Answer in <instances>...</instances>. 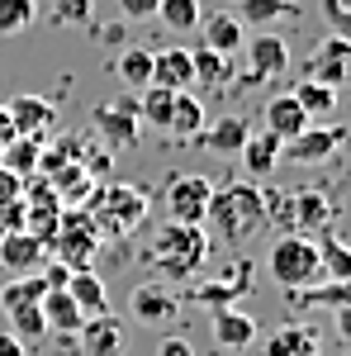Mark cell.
Wrapping results in <instances>:
<instances>
[{
    "instance_id": "obj_31",
    "label": "cell",
    "mask_w": 351,
    "mask_h": 356,
    "mask_svg": "<svg viewBox=\"0 0 351 356\" xmlns=\"http://www.w3.org/2000/svg\"><path fill=\"white\" fill-rule=\"evenodd\" d=\"M114 72L124 76V86L142 90V86H152V53L147 48H119L114 53Z\"/></svg>"
},
{
    "instance_id": "obj_38",
    "label": "cell",
    "mask_w": 351,
    "mask_h": 356,
    "mask_svg": "<svg viewBox=\"0 0 351 356\" xmlns=\"http://www.w3.org/2000/svg\"><path fill=\"white\" fill-rule=\"evenodd\" d=\"M38 152H43V138H15L0 152V166H10L15 176H28V171H38Z\"/></svg>"
},
{
    "instance_id": "obj_3",
    "label": "cell",
    "mask_w": 351,
    "mask_h": 356,
    "mask_svg": "<svg viewBox=\"0 0 351 356\" xmlns=\"http://www.w3.org/2000/svg\"><path fill=\"white\" fill-rule=\"evenodd\" d=\"M209 252H214V243H209L204 223H171L166 219L162 233L147 247V261L162 275H171V280H190V275H199V266L209 261Z\"/></svg>"
},
{
    "instance_id": "obj_29",
    "label": "cell",
    "mask_w": 351,
    "mask_h": 356,
    "mask_svg": "<svg viewBox=\"0 0 351 356\" xmlns=\"http://www.w3.org/2000/svg\"><path fill=\"white\" fill-rule=\"evenodd\" d=\"M48 181H53V191H57V200H62V204H85V200H90V191H95V176H90L81 162L57 166Z\"/></svg>"
},
{
    "instance_id": "obj_14",
    "label": "cell",
    "mask_w": 351,
    "mask_h": 356,
    "mask_svg": "<svg viewBox=\"0 0 351 356\" xmlns=\"http://www.w3.org/2000/svg\"><path fill=\"white\" fill-rule=\"evenodd\" d=\"M81 347L85 356H119L124 352V318H114V314H95V318H85L81 323Z\"/></svg>"
},
{
    "instance_id": "obj_5",
    "label": "cell",
    "mask_w": 351,
    "mask_h": 356,
    "mask_svg": "<svg viewBox=\"0 0 351 356\" xmlns=\"http://www.w3.org/2000/svg\"><path fill=\"white\" fill-rule=\"evenodd\" d=\"M266 271L280 290H309L323 266H318V243L309 233H280L266 252Z\"/></svg>"
},
{
    "instance_id": "obj_10",
    "label": "cell",
    "mask_w": 351,
    "mask_h": 356,
    "mask_svg": "<svg viewBox=\"0 0 351 356\" xmlns=\"http://www.w3.org/2000/svg\"><path fill=\"white\" fill-rule=\"evenodd\" d=\"M347 72H351V43L342 33H327L323 43L309 53V67H304L309 81H323V86H332V90H342Z\"/></svg>"
},
{
    "instance_id": "obj_17",
    "label": "cell",
    "mask_w": 351,
    "mask_h": 356,
    "mask_svg": "<svg viewBox=\"0 0 351 356\" xmlns=\"http://www.w3.org/2000/svg\"><path fill=\"white\" fill-rule=\"evenodd\" d=\"M152 86H166V90H195V57H190V48L152 53Z\"/></svg>"
},
{
    "instance_id": "obj_13",
    "label": "cell",
    "mask_w": 351,
    "mask_h": 356,
    "mask_svg": "<svg viewBox=\"0 0 351 356\" xmlns=\"http://www.w3.org/2000/svg\"><path fill=\"white\" fill-rule=\"evenodd\" d=\"M181 314V300L166 290V285H157V280H147V285H138L133 290V318L138 323H147V328H162V323H171Z\"/></svg>"
},
{
    "instance_id": "obj_26",
    "label": "cell",
    "mask_w": 351,
    "mask_h": 356,
    "mask_svg": "<svg viewBox=\"0 0 351 356\" xmlns=\"http://www.w3.org/2000/svg\"><path fill=\"white\" fill-rule=\"evenodd\" d=\"M309 124H313V119L299 110V100H295V95H275V100L266 105V129H270L275 138H280V143L299 138L304 129H309Z\"/></svg>"
},
{
    "instance_id": "obj_20",
    "label": "cell",
    "mask_w": 351,
    "mask_h": 356,
    "mask_svg": "<svg viewBox=\"0 0 351 356\" xmlns=\"http://www.w3.org/2000/svg\"><path fill=\"white\" fill-rule=\"evenodd\" d=\"M238 157H243V166H247V176H252V181H266L270 171L280 166V138L270 134V129H261V134L252 129Z\"/></svg>"
},
{
    "instance_id": "obj_11",
    "label": "cell",
    "mask_w": 351,
    "mask_h": 356,
    "mask_svg": "<svg viewBox=\"0 0 351 356\" xmlns=\"http://www.w3.org/2000/svg\"><path fill=\"white\" fill-rule=\"evenodd\" d=\"M5 114L19 138H48V129L57 124V105L43 95H15V100H5Z\"/></svg>"
},
{
    "instance_id": "obj_36",
    "label": "cell",
    "mask_w": 351,
    "mask_h": 356,
    "mask_svg": "<svg viewBox=\"0 0 351 356\" xmlns=\"http://www.w3.org/2000/svg\"><path fill=\"white\" fill-rule=\"evenodd\" d=\"M157 19H162L171 33H190V29H199L204 10H199V0H162V5H157Z\"/></svg>"
},
{
    "instance_id": "obj_2",
    "label": "cell",
    "mask_w": 351,
    "mask_h": 356,
    "mask_svg": "<svg viewBox=\"0 0 351 356\" xmlns=\"http://www.w3.org/2000/svg\"><path fill=\"white\" fill-rule=\"evenodd\" d=\"M147 191H138L133 181H95V191L85 200V214L95 219L100 238L124 243L129 233H138V223L147 219Z\"/></svg>"
},
{
    "instance_id": "obj_32",
    "label": "cell",
    "mask_w": 351,
    "mask_h": 356,
    "mask_svg": "<svg viewBox=\"0 0 351 356\" xmlns=\"http://www.w3.org/2000/svg\"><path fill=\"white\" fill-rule=\"evenodd\" d=\"M290 95L299 100V110L309 114V119H323V114L337 110V90H332V86H323V81H309V76H304Z\"/></svg>"
},
{
    "instance_id": "obj_19",
    "label": "cell",
    "mask_w": 351,
    "mask_h": 356,
    "mask_svg": "<svg viewBox=\"0 0 351 356\" xmlns=\"http://www.w3.org/2000/svg\"><path fill=\"white\" fill-rule=\"evenodd\" d=\"M290 223H295V233L332 228V200L323 191H295L290 195Z\"/></svg>"
},
{
    "instance_id": "obj_27",
    "label": "cell",
    "mask_w": 351,
    "mask_h": 356,
    "mask_svg": "<svg viewBox=\"0 0 351 356\" xmlns=\"http://www.w3.org/2000/svg\"><path fill=\"white\" fill-rule=\"evenodd\" d=\"M214 337H218V347H252L256 342V318H247L238 304L214 309Z\"/></svg>"
},
{
    "instance_id": "obj_39",
    "label": "cell",
    "mask_w": 351,
    "mask_h": 356,
    "mask_svg": "<svg viewBox=\"0 0 351 356\" xmlns=\"http://www.w3.org/2000/svg\"><path fill=\"white\" fill-rule=\"evenodd\" d=\"M57 214H62V204H28V214H24V233L38 238L43 252H48V243L57 238Z\"/></svg>"
},
{
    "instance_id": "obj_28",
    "label": "cell",
    "mask_w": 351,
    "mask_h": 356,
    "mask_svg": "<svg viewBox=\"0 0 351 356\" xmlns=\"http://www.w3.org/2000/svg\"><path fill=\"white\" fill-rule=\"evenodd\" d=\"M62 290H67L72 300L81 304V314H85V318H95V314H105V309H109L105 280H100L95 271H72V275H67V285H62Z\"/></svg>"
},
{
    "instance_id": "obj_35",
    "label": "cell",
    "mask_w": 351,
    "mask_h": 356,
    "mask_svg": "<svg viewBox=\"0 0 351 356\" xmlns=\"http://www.w3.org/2000/svg\"><path fill=\"white\" fill-rule=\"evenodd\" d=\"M5 318H10V332H15L24 347H33V342L48 337V323H43V309H38V304H19V309H10Z\"/></svg>"
},
{
    "instance_id": "obj_37",
    "label": "cell",
    "mask_w": 351,
    "mask_h": 356,
    "mask_svg": "<svg viewBox=\"0 0 351 356\" xmlns=\"http://www.w3.org/2000/svg\"><path fill=\"white\" fill-rule=\"evenodd\" d=\"M290 300L299 304H327V309H351V280H327V285H309V290H295Z\"/></svg>"
},
{
    "instance_id": "obj_12",
    "label": "cell",
    "mask_w": 351,
    "mask_h": 356,
    "mask_svg": "<svg viewBox=\"0 0 351 356\" xmlns=\"http://www.w3.org/2000/svg\"><path fill=\"white\" fill-rule=\"evenodd\" d=\"M247 43V72L256 76V81H270V76H280L285 67H290V48H285V38L275 33V29H266V33H256V38H243Z\"/></svg>"
},
{
    "instance_id": "obj_24",
    "label": "cell",
    "mask_w": 351,
    "mask_h": 356,
    "mask_svg": "<svg viewBox=\"0 0 351 356\" xmlns=\"http://www.w3.org/2000/svg\"><path fill=\"white\" fill-rule=\"evenodd\" d=\"M247 134H252V124H247L243 114H223V119L209 124L195 143H204V147L218 152V157H238V152H243V143H247Z\"/></svg>"
},
{
    "instance_id": "obj_48",
    "label": "cell",
    "mask_w": 351,
    "mask_h": 356,
    "mask_svg": "<svg viewBox=\"0 0 351 356\" xmlns=\"http://www.w3.org/2000/svg\"><path fill=\"white\" fill-rule=\"evenodd\" d=\"M24 352H28V347H24V342H19V337H15L10 328L0 332V356H24Z\"/></svg>"
},
{
    "instance_id": "obj_25",
    "label": "cell",
    "mask_w": 351,
    "mask_h": 356,
    "mask_svg": "<svg viewBox=\"0 0 351 356\" xmlns=\"http://www.w3.org/2000/svg\"><path fill=\"white\" fill-rule=\"evenodd\" d=\"M166 134L181 138V143H195V138L204 134V105H199L195 90H176V100H171V119H166Z\"/></svg>"
},
{
    "instance_id": "obj_6",
    "label": "cell",
    "mask_w": 351,
    "mask_h": 356,
    "mask_svg": "<svg viewBox=\"0 0 351 356\" xmlns=\"http://www.w3.org/2000/svg\"><path fill=\"white\" fill-rule=\"evenodd\" d=\"M209 195H214L209 176H199V171H171L166 191H162V204H166V214H171V223H204Z\"/></svg>"
},
{
    "instance_id": "obj_44",
    "label": "cell",
    "mask_w": 351,
    "mask_h": 356,
    "mask_svg": "<svg viewBox=\"0 0 351 356\" xmlns=\"http://www.w3.org/2000/svg\"><path fill=\"white\" fill-rule=\"evenodd\" d=\"M157 5L162 0H119V15L124 19H157Z\"/></svg>"
},
{
    "instance_id": "obj_1",
    "label": "cell",
    "mask_w": 351,
    "mask_h": 356,
    "mask_svg": "<svg viewBox=\"0 0 351 356\" xmlns=\"http://www.w3.org/2000/svg\"><path fill=\"white\" fill-rule=\"evenodd\" d=\"M204 223H214V233L228 247H247L261 228H266V209H261V186L256 181H233L223 191L209 195Z\"/></svg>"
},
{
    "instance_id": "obj_33",
    "label": "cell",
    "mask_w": 351,
    "mask_h": 356,
    "mask_svg": "<svg viewBox=\"0 0 351 356\" xmlns=\"http://www.w3.org/2000/svg\"><path fill=\"white\" fill-rule=\"evenodd\" d=\"M318 266H323L327 280H351V252L342 238H332L323 228V238H318Z\"/></svg>"
},
{
    "instance_id": "obj_41",
    "label": "cell",
    "mask_w": 351,
    "mask_h": 356,
    "mask_svg": "<svg viewBox=\"0 0 351 356\" xmlns=\"http://www.w3.org/2000/svg\"><path fill=\"white\" fill-rule=\"evenodd\" d=\"M95 19V0H57L53 5V24L62 29H85Z\"/></svg>"
},
{
    "instance_id": "obj_7",
    "label": "cell",
    "mask_w": 351,
    "mask_h": 356,
    "mask_svg": "<svg viewBox=\"0 0 351 356\" xmlns=\"http://www.w3.org/2000/svg\"><path fill=\"white\" fill-rule=\"evenodd\" d=\"M90 124H95V134H100V143H105L109 152L133 147L138 134H142V119H138V95H124V100H105V105H95Z\"/></svg>"
},
{
    "instance_id": "obj_42",
    "label": "cell",
    "mask_w": 351,
    "mask_h": 356,
    "mask_svg": "<svg viewBox=\"0 0 351 356\" xmlns=\"http://www.w3.org/2000/svg\"><path fill=\"white\" fill-rule=\"evenodd\" d=\"M24 214H28L24 200H10V204H0V233H24Z\"/></svg>"
},
{
    "instance_id": "obj_21",
    "label": "cell",
    "mask_w": 351,
    "mask_h": 356,
    "mask_svg": "<svg viewBox=\"0 0 351 356\" xmlns=\"http://www.w3.org/2000/svg\"><path fill=\"white\" fill-rule=\"evenodd\" d=\"M43 257H48L43 243L28 238V233H5V238H0V271L5 275H28Z\"/></svg>"
},
{
    "instance_id": "obj_22",
    "label": "cell",
    "mask_w": 351,
    "mask_h": 356,
    "mask_svg": "<svg viewBox=\"0 0 351 356\" xmlns=\"http://www.w3.org/2000/svg\"><path fill=\"white\" fill-rule=\"evenodd\" d=\"M199 38H204V48H214V53L238 57V48H243V38H247V29L238 24V15H223V10H214V15H204V19H199Z\"/></svg>"
},
{
    "instance_id": "obj_18",
    "label": "cell",
    "mask_w": 351,
    "mask_h": 356,
    "mask_svg": "<svg viewBox=\"0 0 351 356\" xmlns=\"http://www.w3.org/2000/svg\"><path fill=\"white\" fill-rule=\"evenodd\" d=\"M280 19H304V5L295 0H238V24L243 29H275Z\"/></svg>"
},
{
    "instance_id": "obj_4",
    "label": "cell",
    "mask_w": 351,
    "mask_h": 356,
    "mask_svg": "<svg viewBox=\"0 0 351 356\" xmlns=\"http://www.w3.org/2000/svg\"><path fill=\"white\" fill-rule=\"evenodd\" d=\"M100 228L95 219L85 214V204H62V214H57V238L48 243V257L62 261L67 271H95V257H100Z\"/></svg>"
},
{
    "instance_id": "obj_49",
    "label": "cell",
    "mask_w": 351,
    "mask_h": 356,
    "mask_svg": "<svg viewBox=\"0 0 351 356\" xmlns=\"http://www.w3.org/2000/svg\"><path fill=\"white\" fill-rule=\"evenodd\" d=\"M15 124H10V114H5V105H0V152H5V147H10V143H15Z\"/></svg>"
},
{
    "instance_id": "obj_16",
    "label": "cell",
    "mask_w": 351,
    "mask_h": 356,
    "mask_svg": "<svg viewBox=\"0 0 351 356\" xmlns=\"http://www.w3.org/2000/svg\"><path fill=\"white\" fill-rule=\"evenodd\" d=\"M190 57H195V86H199V95H218L238 76V62L214 53V48H204V43H199V53H190Z\"/></svg>"
},
{
    "instance_id": "obj_23",
    "label": "cell",
    "mask_w": 351,
    "mask_h": 356,
    "mask_svg": "<svg viewBox=\"0 0 351 356\" xmlns=\"http://www.w3.org/2000/svg\"><path fill=\"white\" fill-rule=\"evenodd\" d=\"M38 309H43V323H48V332H62V337H76L85 323L81 304L72 300L67 290H48L43 300H38Z\"/></svg>"
},
{
    "instance_id": "obj_8",
    "label": "cell",
    "mask_w": 351,
    "mask_h": 356,
    "mask_svg": "<svg viewBox=\"0 0 351 356\" xmlns=\"http://www.w3.org/2000/svg\"><path fill=\"white\" fill-rule=\"evenodd\" d=\"M252 280H256L252 261H247V257H233L228 275H218V280H199L190 300H195V304H209V309H228V304H238L247 290H252Z\"/></svg>"
},
{
    "instance_id": "obj_34",
    "label": "cell",
    "mask_w": 351,
    "mask_h": 356,
    "mask_svg": "<svg viewBox=\"0 0 351 356\" xmlns=\"http://www.w3.org/2000/svg\"><path fill=\"white\" fill-rule=\"evenodd\" d=\"M171 100H176V90H166V86H142V95H138V119L152 124V129H166Z\"/></svg>"
},
{
    "instance_id": "obj_45",
    "label": "cell",
    "mask_w": 351,
    "mask_h": 356,
    "mask_svg": "<svg viewBox=\"0 0 351 356\" xmlns=\"http://www.w3.org/2000/svg\"><path fill=\"white\" fill-rule=\"evenodd\" d=\"M157 356H195V347H190L181 332H166L162 342H157Z\"/></svg>"
},
{
    "instance_id": "obj_40",
    "label": "cell",
    "mask_w": 351,
    "mask_h": 356,
    "mask_svg": "<svg viewBox=\"0 0 351 356\" xmlns=\"http://www.w3.org/2000/svg\"><path fill=\"white\" fill-rule=\"evenodd\" d=\"M38 19V0H0V33H24Z\"/></svg>"
},
{
    "instance_id": "obj_47",
    "label": "cell",
    "mask_w": 351,
    "mask_h": 356,
    "mask_svg": "<svg viewBox=\"0 0 351 356\" xmlns=\"http://www.w3.org/2000/svg\"><path fill=\"white\" fill-rule=\"evenodd\" d=\"M67 266H62V261H48V271H43V280H48V290H62V285H67Z\"/></svg>"
},
{
    "instance_id": "obj_9",
    "label": "cell",
    "mask_w": 351,
    "mask_h": 356,
    "mask_svg": "<svg viewBox=\"0 0 351 356\" xmlns=\"http://www.w3.org/2000/svg\"><path fill=\"white\" fill-rule=\"evenodd\" d=\"M347 143V129H318V124H309L299 138H290V143H280V157H290V162L299 166H318L327 162V157H337V147Z\"/></svg>"
},
{
    "instance_id": "obj_15",
    "label": "cell",
    "mask_w": 351,
    "mask_h": 356,
    "mask_svg": "<svg viewBox=\"0 0 351 356\" xmlns=\"http://www.w3.org/2000/svg\"><path fill=\"white\" fill-rule=\"evenodd\" d=\"M323 352V337L313 323H280L266 337V356H318Z\"/></svg>"
},
{
    "instance_id": "obj_51",
    "label": "cell",
    "mask_w": 351,
    "mask_h": 356,
    "mask_svg": "<svg viewBox=\"0 0 351 356\" xmlns=\"http://www.w3.org/2000/svg\"><path fill=\"white\" fill-rule=\"evenodd\" d=\"M0 238H5V233H0Z\"/></svg>"
},
{
    "instance_id": "obj_30",
    "label": "cell",
    "mask_w": 351,
    "mask_h": 356,
    "mask_svg": "<svg viewBox=\"0 0 351 356\" xmlns=\"http://www.w3.org/2000/svg\"><path fill=\"white\" fill-rule=\"evenodd\" d=\"M43 295H48V280H43V275H33V271L28 275H10L5 290H0V309L10 314V309H19V304H38Z\"/></svg>"
},
{
    "instance_id": "obj_43",
    "label": "cell",
    "mask_w": 351,
    "mask_h": 356,
    "mask_svg": "<svg viewBox=\"0 0 351 356\" xmlns=\"http://www.w3.org/2000/svg\"><path fill=\"white\" fill-rule=\"evenodd\" d=\"M323 15H327V24H332V33H342V38L351 33V10H347V0H323Z\"/></svg>"
},
{
    "instance_id": "obj_50",
    "label": "cell",
    "mask_w": 351,
    "mask_h": 356,
    "mask_svg": "<svg viewBox=\"0 0 351 356\" xmlns=\"http://www.w3.org/2000/svg\"><path fill=\"white\" fill-rule=\"evenodd\" d=\"M119 38H124V24H105L100 29V43H105V48H119Z\"/></svg>"
},
{
    "instance_id": "obj_46",
    "label": "cell",
    "mask_w": 351,
    "mask_h": 356,
    "mask_svg": "<svg viewBox=\"0 0 351 356\" xmlns=\"http://www.w3.org/2000/svg\"><path fill=\"white\" fill-rule=\"evenodd\" d=\"M19 186H24V176H15L10 166H0V204H10V200H19Z\"/></svg>"
}]
</instances>
